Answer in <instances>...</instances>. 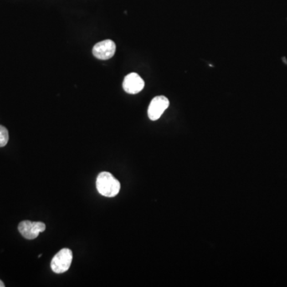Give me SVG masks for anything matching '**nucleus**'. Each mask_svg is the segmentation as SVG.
Here are the masks:
<instances>
[{"mask_svg": "<svg viewBox=\"0 0 287 287\" xmlns=\"http://www.w3.org/2000/svg\"><path fill=\"white\" fill-rule=\"evenodd\" d=\"M96 186L98 192L105 197L116 196L120 189V182L108 171H103L98 175Z\"/></svg>", "mask_w": 287, "mask_h": 287, "instance_id": "f257e3e1", "label": "nucleus"}, {"mask_svg": "<svg viewBox=\"0 0 287 287\" xmlns=\"http://www.w3.org/2000/svg\"><path fill=\"white\" fill-rule=\"evenodd\" d=\"M73 253L67 248H64L57 253L52 259L51 267L52 270L57 274L67 272L71 266Z\"/></svg>", "mask_w": 287, "mask_h": 287, "instance_id": "f03ea898", "label": "nucleus"}, {"mask_svg": "<svg viewBox=\"0 0 287 287\" xmlns=\"http://www.w3.org/2000/svg\"><path fill=\"white\" fill-rule=\"evenodd\" d=\"M169 106V101L165 96H156L151 101L148 109V116L151 120H158Z\"/></svg>", "mask_w": 287, "mask_h": 287, "instance_id": "7ed1b4c3", "label": "nucleus"}, {"mask_svg": "<svg viewBox=\"0 0 287 287\" xmlns=\"http://www.w3.org/2000/svg\"><path fill=\"white\" fill-rule=\"evenodd\" d=\"M18 229L25 238L34 239L39 236L41 232H44L46 225L42 222L24 220L18 224Z\"/></svg>", "mask_w": 287, "mask_h": 287, "instance_id": "20e7f679", "label": "nucleus"}, {"mask_svg": "<svg viewBox=\"0 0 287 287\" xmlns=\"http://www.w3.org/2000/svg\"><path fill=\"white\" fill-rule=\"evenodd\" d=\"M116 52V44L111 39H106L94 45L93 54L100 60H108L114 57Z\"/></svg>", "mask_w": 287, "mask_h": 287, "instance_id": "39448f33", "label": "nucleus"}, {"mask_svg": "<svg viewBox=\"0 0 287 287\" xmlns=\"http://www.w3.org/2000/svg\"><path fill=\"white\" fill-rule=\"evenodd\" d=\"M145 81L136 73H130L125 76L123 82V89L129 94H136L145 88Z\"/></svg>", "mask_w": 287, "mask_h": 287, "instance_id": "423d86ee", "label": "nucleus"}, {"mask_svg": "<svg viewBox=\"0 0 287 287\" xmlns=\"http://www.w3.org/2000/svg\"><path fill=\"white\" fill-rule=\"evenodd\" d=\"M8 140H9V134L7 129L4 126L0 125V148L6 146Z\"/></svg>", "mask_w": 287, "mask_h": 287, "instance_id": "0eeeda50", "label": "nucleus"}, {"mask_svg": "<svg viewBox=\"0 0 287 287\" xmlns=\"http://www.w3.org/2000/svg\"><path fill=\"white\" fill-rule=\"evenodd\" d=\"M4 283H2V281L0 280V287H4Z\"/></svg>", "mask_w": 287, "mask_h": 287, "instance_id": "6e6552de", "label": "nucleus"}]
</instances>
